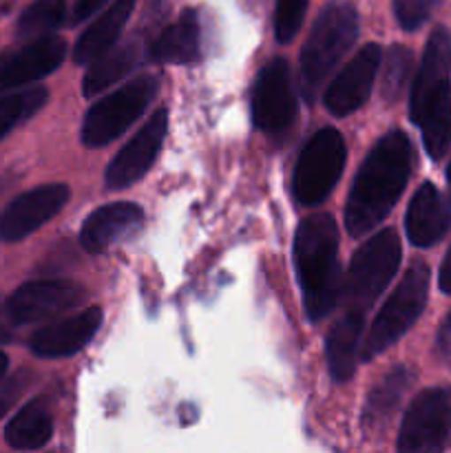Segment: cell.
Here are the masks:
<instances>
[{
	"label": "cell",
	"instance_id": "6da1fadb",
	"mask_svg": "<svg viewBox=\"0 0 451 453\" xmlns=\"http://www.w3.org/2000/svg\"><path fill=\"white\" fill-rule=\"evenodd\" d=\"M414 166V149L402 131L380 137L356 173L345 206V226L352 237L374 230L401 199Z\"/></svg>",
	"mask_w": 451,
	"mask_h": 453
},
{
	"label": "cell",
	"instance_id": "7a4b0ae2",
	"mask_svg": "<svg viewBox=\"0 0 451 453\" xmlns=\"http://www.w3.org/2000/svg\"><path fill=\"white\" fill-rule=\"evenodd\" d=\"M451 34L445 27L432 31L423 62L411 88L409 113L423 133L429 157L442 159L451 146Z\"/></svg>",
	"mask_w": 451,
	"mask_h": 453
},
{
	"label": "cell",
	"instance_id": "3957f363",
	"mask_svg": "<svg viewBox=\"0 0 451 453\" xmlns=\"http://www.w3.org/2000/svg\"><path fill=\"white\" fill-rule=\"evenodd\" d=\"M294 264L310 321H321L339 305L343 281L339 274V228L321 212L303 219L294 234Z\"/></svg>",
	"mask_w": 451,
	"mask_h": 453
},
{
	"label": "cell",
	"instance_id": "277c9868",
	"mask_svg": "<svg viewBox=\"0 0 451 453\" xmlns=\"http://www.w3.org/2000/svg\"><path fill=\"white\" fill-rule=\"evenodd\" d=\"M356 38L358 16L349 3H330L318 13L301 51V87L308 100H312Z\"/></svg>",
	"mask_w": 451,
	"mask_h": 453
},
{
	"label": "cell",
	"instance_id": "5b68a950",
	"mask_svg": "<svg viewBox=\"0 0 451 453\" xmlns=\"http://www.w3.org/2000/svg\"><path fill=\"white\" fill-rule=\"evenodd\" d=\"M429 265L424 261H414L405 273L396 290L389 295L380 312L376 314L370 327L365 345L361 348L358 357L361 361H371L385 349L392 348L411 326L420 319L429 295Z\"/></svg>",
	"mask_w": 451,
	"mask_h": 453
},
{
	"label": "cell",
	"instance_id": "8992f818",
	"mask_svg": "<svg viewBox=\"0 0 451 453\" xmlns=\"http://www.w3.org/2000/svg\"><path fill=\"white\" fill-rule=\"evenodd\" d=\"M401 265V239L396 230L387 228L367 239L349 264L348 279L343 283L345 310L365 314L374 301L383 295Z\"/></svg>",
	"mask_w": 451,
	"mask_h": 453
},
{
	"label": "cell",
	"instance_id": "52a82bcc",
	"mask_svg": "<svg viewBox=\"0 0 451 453\" xmlns=\"http://www.w3.org/2000/svg\"><path fill=\"white\" fill-rule=\"evenodd\" d=\"M157 91L159 82L155 75H140L111 96L97 100L84 118L82 144L88 149H100L118 140L133 122H137V118H141Z\"/></svg>",
	"mask_w": 451,
	"mask_h": 453
},
{
	"label": "cell",
	"instance_id": "ba28073f",
	"mask_svg": "<svg viewBox=\"0 0 451 453\" xmlns=\"http://www.w3.org/2000/svg\"><path fill=\"white\" fill-rule=\"evenodd\" d=\"M345 140L336 128H321L301 150L294 166V197L301 206H318L334 190L345 168Z\"/></svg>",
	"mask_w": 451,
	"mask_h": 453
},
{
	"label": "cell",
	"instance_id": "9c48e42d",
	"mask_svg": "<svg viewBox=\"0 0 451 453\" xmlns=\"http://www.w3.org/2000/svg\"><path fill=\"white\" fill-rule=\"evenodd\" d=\"M451 445V388H432L411 401L402 418L398 451L436 453Z\"/></svg>",
	"mask_w": 451,
	"mask_h": 453
},
{
	"label": "cell",
	"instance_id": "30bf717a",
	"mask_svg": "<svg viewBox=\"0 0 451 453\" xmlns=\"http://www.w3.org/2000/svg\"><path fill=\"white\" fill-rule=\"evenodd\" d=\"M299 113L290 66L283 58H274L259 71L252 88V122L259 131L277 135L294 124Z\"/></svg>",
	"mask_w": 451,
	"mask_h": 453
},
{
	"label": "cell",
	"instance_id": "8fae6325",
	"mask_svg": "<svg viewBox=\"0 0 451 453\" xmlns=\"http://www.w3.org/2000/svg\"><path fill=\"white\" fill-rule=\"evenodd\" d=\"M87 299V290L80 283L69 279H44L25 283L7 301L18 326H27L60 317L62 312L84 305Z\"/></svg>",
	"mask_w": 451,
	"mask_h": 453
},
{
	"label": "cell",
	"instance_id": "7c38bea8",
	"mask_svg": "<svg viewBox=\"0 0 451 453\" xmlns=\"http://www.w3.org/2000/svg\"><path fill=\"white\" fill-rule=\"evenodd\" d=\"M166 128V109H157L146 119L144 127L137 131V135H133L131 142L115 155L109 168H106L104 181L111 190L128 188V186L135 184L137 180H141L149 173V168L153 166L159 150H162Z\"/></svg>",
	"mask_w": 451,
	"mask_h": 453
},
{
	"label": "cell",
	"instance_id": "4fadbf2b",
	"mask_svg": "<svg viewBox=\"0 0 451 453\" xmlns=\"http://www.w3.org/2000/svg\"><path fill=\"white\" fill-rule=\"evenodd\" d=\"M71 197L69 186L47 184L22 193L0 212V242H20L57 215Z\"/></svg>",
	"mask_w": 451,
	"mask_h": 453
},
{
	"label": "cell",
	"instance_id": "5bb4252c",
	"mask_svg": "<svg viewBox=\"0 0 451 453\" xmlns=\"http://www.w3.org/2000/svg\"><path fill=\"white\" fill-rule=\"evenodd\" d=\"M65 53L66 42L57 35H42L0 53V93L42 80L62 65Z\"/></svg>",
	"mask_w": 451,
	"mask_h": 453
},
{
	"label": "cell",
	"instance_id": "9a60e30c",
	"mask_svg": "<svg viewBox=\"0 0 451 453\" xmlns=\"http://www.w3.org/2000/svg\"><path fill=\"white\" fill-rule=\"evenodd\" d=\"M380 60H383V51H380L378 44L371 42L367 47H363L345 65V69L336 75L334 82L327 87L325 97H323L325 100V109L332 115H336V118H345V115L361 109L370 100Z\"/></svg>",
	"mask_w": 451,
	"mask_h": 453
},
{
	"label": "cell",
	"instance_id": "2e32d148",
	"mask_svg": "<svg viewBox=\"0 0 451 453\" xmlns=\"http://www.w3.org/2000/svg\"><path fill=\"white\" fill-rule=\"evenodd\" d=\"M141 221H144V211L137 203H109V206L93 211L84 219L82 230H80V243L91 255H100L137 233L141 228Z\"/></svg>",
	"mask_w": 451,
	"mask_h": 453
},
{
	"label": "cell",
	"instance_id": "e0dca14e",
	"mask_svg": "<svg viewBox=\"0 0 451 453\" xmlns=\"http://www.w3.org/2000/svg\"><path fill=\"white\" fill-rule=\"evenodd\" d=\"M102 310L88 308L62 321L44 326L31 336V352L40 358H65L80 352L102 326Z\"/></svg>",
	"mask_w": 451,
	"mask_h": 453
},
{
	"label": "cell",
	"instance_id": "ac0fdd59",
	"mask_svg": "<svg viewBox=\"0 0 451 453\" xmlns=\"http://www.w3.org/2000/svg\"><path fill=\"white\" fill-rule=\"evenodd\" d=\"M407 237L414 246L429 248L440 242L451 226V208L433 184H423L407 208Z\"/></svg>",
	"mask_w": 451,
	"mask_h": 453
},
{
	"label": "cell",
	"instance_id": "d6986e66",
	"mask_svg": "<svg viewBox=\"0 0 451 453\" xmlns=\"http://www.w3.org/2000/svg\"><path fill=\"white\" fill-rule=\"evenodd\" d=\"M202 53V27L195 9H184L171 27L150 44V58L159 65H193Z\"/></svg>",
	"mask_w": 451,
	"mask_h": 453
},
{
	"label": "cell",
	"instance_id": "ffe728a7",
	"mask_svg": "<svg viewBox=\"0 0 451 453\" xmlns=\"http://www.w3.org/2000/svg\"><path fill=\"white\" fill-rule=\"evenodd\" d=\"M135 4L137 0H113L78 38L73 47V60L78 65H88L97 56L109 51L118 42L131 13L135 12Z\"/></svg>",
	"mask_w": 451,
	"mask_h": 453
},
{
	"label": "cell",
	"instance_id": "44dd1931",
	"mask_svg": "<svg viewBox=\"0 0 451 453\" xmlns=\"http://www.w3.org/2000/svg\"><path fill=\"white\" fill-rule=\"evenodd\" d=\"M363 321H365V314L345 310V312L336 319L334 326H332L330 334H327V367H330V376L336 383H345V380H349L354 376Z\"/></svg>",
	"mask_w": 451,
	"mask_h": 453
},
{
	"label": "cell",
	"instance_id": "7402d4cb",
	"mask_svg": "<svg viewBox=\"0 0 451 453\" xmlns=\"http://www.w3.org/2000/svg\"><path fill=\"white\" fill-rule=\"evenodd\" d=\"M141 60V44L135 38L128 42L119 44V47H111L96 60L88 62V69L82 78V93L84 97L100 96L104 88L111 84L119 82L126 78Z\"/></svg>",
	"mask_w": 451,
	"mask_h": 453
},
{
	"label": "cell",
	"instance_id": "603a6c76",
	"mask_svg": "<svg viewBox=\"0 0 451 453\" xmlns=\"http://www.w3.org/2000/svg\"><path fill=\"white\" fill-rule=\"evenodd\" d=\"M53 436V418L49 411L47 403L42 398L31 401L29 405L22 407L9 425L4 427V441L9 447L20 451L40 449L47 445Z\"/></svg>",
	"mask_w": 451,
	"mask_h": 453
},
{
	"label": "cell",
	"instance_id": "cb8c5ba5",
	"mask_svg": "<svg viewBox=\"0 0 451 453\" xmlns=\"http://www.w3.org/2000/svg\"><path fill=\"white\" fill-rule=\"evenodd\" d=\"M411 380H414V372L407 370L405 365H398L371 389V394L367 396L365 411H363V418L365 425L376 427V425L389 420V416L396 411L398 403L402 401L405 392L409 389Z\"/></svg>",
	"mask_w": 451,
	"mask_h": 453
},
{
	"label": "cell",
	"instance_id": "d4e9b609",
	"mask_svg": "<svg viewBox=\"0 0 451 453\" xmlns=\"http://www.w3.org/2000/svg\"><path fill=\"white\" fill-rule=\"evenodd\" d=\"M65 0H34L18 18L16 35L20 40L42 38V35H49L53 29H57L65 22Z\"/></svg>",
	"mask_w": 451,
	"mask_h": 453
},
{
	"label": "cell",
	"instance_id": "484cf974",
	"mask_svg": "<svg viewBox=\"0 0 451 453\" xmlns=\"http://www.w3.org/2000/svg\"><path fill=\"white\" fill-rule=\"evenodd\" d=\"M49 100V91L44 87L27 88V91L9 93L0 97V140L18 127L20 122L29 119L31 115L38 113Z\"/></svg>",
	"mask_w": 451,
	"mask_h": 453
},
{
	"label": "cell",
	"instance_id": "4316f807",
	"mask_svg": "<svg viewBox=\"0 0 451 453\" xmlns=\"http://www.w3.org/2000/svg\"><path fill=\"white\" fill-rule=\"evenodd\" d=\"M411 65H414V53L407 47H402V44H394L385 53L383 88H380V93H383V97L389 104L396 102L401 93L405 91L407 82H409Z\"/></svg>",
	"mask_w": 451,
	"mask_h": 453
},
{
	"label": "cell",
	"instance_id": "83f0119b",
	"mask_svg": "<svg viewBox=\"0 0 451 453\" xmlns=\"http://www.w3.org/2000/svg\"><path fill=\"white\" fill-rule=\"evenodd\" d=\"M310 0H279L277 13H274V38L277 42L287 44L294 40L303 25L305 12Z\"/></svg>",
	"mask_w": 451,
	"mask_h": 453
},
{
	"label": "cell",
	"instance_id": "f1b7e54d",
	"mask_svg": "<svg viewBox=\"0 0 451 453\" xmlns=\"http://www.w3.org/2000/svg\"><path fill=\"white\" fill-rule=\"evenodd\" d=\"M31 380H34V374L27 370H20L16 372V374L0 380V418H3L4 414H9L11 407L25 396L27 389L31 388Z\"/></svg>",
	"mask_w": 451,
	"mask_h": 453
},
{
	"label": "cell",
	"instance_id": "f546056e",
	"mask_svg": "<svg viewBox=\"0 0 451 453\" xmlns=\"http://www.w3.org/2000/svg\"><path fill=\"white\" fill-rule=\"evenodd\" d=\"M436 0H396V18L407 31H414L423 25L432 13Z\"/></svg>",
	"mask_w": 451,
	"mask_h": 453
},
{
	"label": "cell",
	"instance_id": "4dcf8cb0",
	"mask_svg": "<svg viewBox=\"0 0 451 453\" xmlns=\"http://www.w3.org/2000/svg\"><path fill=\"white\" fill-rule=\"evenodd\" d=\"M16 327L18 321L13 317L11 308H9V301L7 299H0V345L9 343L16 334Z\"/></svg>",
	"mask_w": 451,
	"mask_h": 453
},
{
	"label": "cell",
	"instance_id": "1f68e13d",
	"mask_svg": "<svg viewBox=\"0 0 451 453\" xmlns=\"http://www.w3.org/2000/svg\"><path fill=\"white\" fill-rule=\"evenodd\" d=\"M109 0H78L73 7V18H71V25H80L87 18H91L93 13L100 12L102 4H106Z\"/></svg>",
	"mask_w": 451,
	"mask_h": 453
},
{
	"label": "cell",
	"instance_id": "d6a6232c",
	"mask_svg": "<svg viewBox=\"0 0 451 453\" xmlns=\"http://www.w3.org/2000/svg\"><path fill=\"white\" fill-rule=\"evenodd\" d=\"M436 348L442 357L451 358V314L445 319V323L440 326V330H438Z\"/></svg>",
	"mask_w": 451,
	"mask_h": 453
},
{
	"label": "cell",
	"instance_id": "836d02e7",
	"mask_svg": "<svg viewBox=\"0 0 451 453\" xmlns=\"http://www.w3.org/2000/svg\"><path fill=\"white\" fill-rule=\"evenodd\" d=\"M440 290L445 292V295H451V248L447 250L445 259H442V265H440Z\"/></svg>",
	"mask_w": 451,
	"mask_h": 453
},
{
	"label": "cell",
	"instance_id": "e575fe53",
	"mask_svg": "<svg viewBox=\"0 0 451 453\" xmlns=\"http://www.w3.org/2000/svg\"><path fill=\"white\" fill-rule=\"evenodd\" d=\"M7 367H9V358L4 357L3 352H0V376H3L4 372H7Z\"/></svg>",
	"mask_w": 451,
	"mask_h": 453
},
{
	"label": "cell",
	"instance_id": "d590c367",
	"mask_svg": "<svg viewBox=\"0 0 451 453\" xmlns=\"http://www.w3.org/2000/svg\"><path fill=\"white\" fill-rule=\"evenodd\" d=\"M447 181H449V190H451V164H449V171H447Z\"/></svg>",
	"mask_w": 451,
	"mask_h": 453
}]
</instances>
